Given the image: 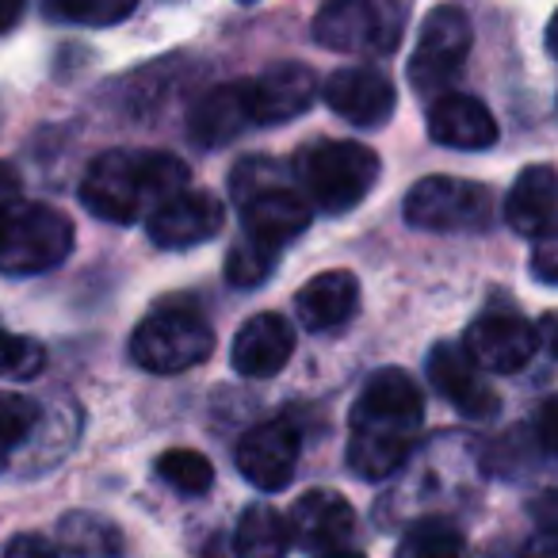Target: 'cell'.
<instances>
[{"label": "cell", "instance_id": "28", "mask_svg": "<svg viewBox=\"0 0 558 558\" xmlns=\"http://www.w3.org/2000/svg\"><path fill=\"white\" fill-rule=\"evenodd\" d=\"M276 253H268V248H256L248 245L245 238H238L230 245V253H226V279H230V288L238 291H248V288H260V283H268V276L276 271Z\"/></svg>", "mask_w": 558, "mask_h": 558}, {"label": "cell", "instance_id": "30", "mask_svg": "<svg viewBox=\"0 0 558 558\" xmlns=\"http://www.w3.org/2000/svg\"><path fill=\"white\" fill-rule=\"evenodd\" d=\"M0 558H62V555H58L54 543L43 539V535H35V532H20V535H12V539L4 543V550H0Z\"/></svg>", "mask_w": 558, "mask_h": 558}, {"label": "cell", "instance_id": "8", "mask_svg": "<svg viewBox=\"0 0 558 558\" xmlns=\"http://www.w3.org/2000/svg\"><path fill=\"white\" fill-rule=\"evenodd\" d=\"M215 352V329L195 311H154L131 333V360L149 375H180Z\"/></svg>", "mask_w": 558, "mask_h": 558}, {"label": "cell", "instance_id": "24", "mask_svg": "<svg viewBox=\"0 0 558 558\" xmlns=\"http://www.w3.org/2000/svg\"><path fill=\"white\" fill-rule=\"evenodd\" d=\"M43 425V405L16 390H0V474L9 471L20 448H27Z\"/></svg>", "mask_w": 558, "mask_h": 558}, {"label": "cell", "instance_id": "6", "mask_svg": "<svg viewBox=\"0 0 558 558\" xmlns=\"http://www.w3.org/2000/svg\"><path fill=\"white\" fill-rule=\"evenodd\" d=\"M410 9L398 0H333L314 16V43L337 54H395Z\"/></svg>", "mask_w": 558, "mask_h": 558}, {"label": "cell", "instance_id": "33", "mask_svg": "<svg viewBox=\"0 0 558 558\" xmlns=\"http://www.w3.org/2000/svg\"><path fill=\"white\" fill-rule=\"evenodd\" d=\"M555 410H558L555 398H547L539 410V444L547 456H555Z\"/></svg>", "mask_w": 558, "mask_h": 558}, {"label": "cell", "instance_id": "20", "mask_svg": "<svg viewBox=\"0 0 558 558\" xmlns=\"http://www.w3.org/2000/svg\"><path fill=\"white\" fill-rule=\"evenodd\" d=\"M360 311V283L352 271H322L295 295V314L311 333H329Z\"/></svg>", "mask_w": 558, "mask_h": 558}, {"label": "cell", "instance_id": "12", "mask_svg": "<svg viewBox=\"0 0 558 558\" xmlns=\"http://www.w3.org/2000/svg\"><path fill=\"white\" fill-rule=\"evenodd\" d=\"M425 372H428V383L436 387V395L456 413H463L466 421H489L501 410L497 390L489 387L486 375L471 364V356H466L459 344H451V341L436 344L425 360Z\"/></svg>", "mask_w": 558, "mask_h": 558}, {"label": "cell", "instance_id": "3", "mask_svg": "<svg viewBox=\"0 0 558 558\" xmlns=\"http://www.w3.org/2000/svg\"><path fill=\"white\" fill-rule=\"evenodd\" d=\"M230 195L241 210V233L248 245L283 253L314 222L311 203L299 195L291 169L268 157H248L230 172Z\"/></svg>", "mask_w": 558, "mask_h": 558}, {"label": "cell", "instance_id": "21", "mask_svg": "<svg viewBox=\"0 0 558 558\" xmlns=\"http://www.w3.org/2000/svg\"><path fill=\"white\" fill-rule=\"evenodd\" d=\"M505 222L520 238L555 233V169L550 165H532L520 172L505 195Z\"/></svg>", "mask_w": 558, "mask_h": 558}, {"label": "cell", "instance_id": "7", "mask_svg": "<svg viewBox=\"0 0 558 558\" xmlns=\"http://www.w3.org/2000/svg\"><path fill=\"white\" fill-rule=\"evenodd\" d=\"M402 215L413 230L428 233H478L494 226V195L478 180L425 177L410 187Z\"/></svg>", "mask_w": 558, "mask_h": 558}, {"label": "cell", "instance_id": "36", "mask_svg": "<svg viewBox=\"0 0 558 558\" xmlns=\"http://www.w3.org/2000/svg\"><path fill=\"white\" fill-rule=\"evenodd\" d=\"M318 558H364V555H356V550H329V555H318Z\"/></svg>", "mask_w": 558, "mask_h": 558}, {"label": "cell", "instance_id": "35", "mask_svg": "<svg viewBox=\"0 0 558 558\" xmlns=\"http://www.w3.org/2000/svg\"><path fill=\"white\" fill-rule=\"evenodd\" d=\"M16 195H20V177L9 169V165H0V207H4L9 199H16Z\"/></svg>", "mask_w": 558, "mask_h": 558}, {"label": "cell", "instance_id": "11", "mask_svg": "<svg viewBox=\"0 0 558 558\" xmlns=\"http://www.w3.org/2000/svg\"><path fill=\"white\" fill-rule=\"evenodd\" d=\"M299 428L291 421H264V425L248 428L238 444V471L245 482H253L264 494H276V489L291 486L299 471Z\"/></svg>", "mask_w": 558, "mask_h": 558}, {"label": "cell", "instance_id": "14", "mask_svg": "<svg viewBox=\"0 0 558 558\" xmlns=\"http://www.w3.org/2000/svg\"><path fill=\"white\" fill-rule=\"evenodd\" d=\"M226 222V207L218 195L184 187L180 195L165 199L154 215L146 218V233L161 248H192L210 241Z\"/></svg>", "mask_w": 558, "mask_h": 558}, {"label": "cell", "instance_id": "34", "mask_svg": "<svg viewBox=\"0 0 558 558\" xmlns=\"http://www.w3.org/2000/svg\"><path fill=\"white\" fill-rule=\"evenodd\" d=\"M20 20H24V0H0V35H9Z\"/></svg>", "mask_w": 558, "mask_h": 558}, {"label": "cell", "instance_id": "25", "mask_svg": "<svg viewBox=\"0 0 558 558\" xmlns=\"http://www.w3.org/2000/svg\"><path fill=\"white\" fill-rule=\"evenodd\" d=\"M463 532L451 520L428 517L417 520L410 532L402 535L395 558H463Z\"/></svg>", "mask_w": 558, "mask_h": 558}, {"label": "cell", "instance_id": "31", "mask_svg": "<svg viewBox=\"0 0 558 558\" xmlns=\"http://www.w3.org/2000/svg\"><path fill=\"white\" fill-rule=\"evenodd\" d=\"M558 245H555V233L550 238H539V245H535V256H532V268H535V279L539 283H555L558 279Z\"/></svg>", "mask_w": 558, "mask_h": 558}, {"label": "cell", "instance_id": "9", "mask_svg": "<svg viewBox=\"0 0 558 558\" xmlns=\"http://www.w3.org/2000/svg\"><path fill=\"white\" fill-rule=\"evenodd\" d=\"M474 47V27L463 9L440 4L425 16L417 47L410 54V85L417 93H444L459 77L466 54Z\"/></svg>", "mask_w": 558, "mask_h": 558}, {"label": "cell", "instance_id": "16", "mask_svg": "<svg viewBox=\"0 0 558 558\" xmlns=\"http://www.w3.org/2000/svg\"><path fill=\"white\" fill-rule=\"evenodd\" d=\"M283 520H288L291 547L322 550V555L341 550L349 543V535L356 532V512L333 489H311V494H303Z\"/></svg>", "mask_w": 558, "mask_h": 558}, {"label": "cell", "instance_id": "32", "mask_svg": "<svg viewBox=\"0 0 558 558\" xmlns=\"http://www.w3.org/2000/svg\"><path fill=\"white\" fill-rule=\"evenodd\" d=\"M520 558H558V535L555 532H535L532 539L524 543V550H520Z\"/></svg>", "mask_w": 558, "mask_h": 558}, {"label": "cell", "instance_id": "4", "mask_svg": "<svg viewBox=\"0 0 558 558\" xmlns=\"http://www.w3.org/2000/svg\"><path fill=\"white\" fill-rule=\"evenodd\" d=\"M383 177V161L364 142L318 138L303 146L291 165L299 195L322 215H349L375 192Z\"/></svg>", "mask_w": 558, "mask_h": 558}, {"label": "cell", "instance_id": "22", "mask_svg": "<svg viewBox=\"0 0 558 558\" xmlns=\"http://www.w3.org/2000/svg\"><path fill=\"white\" fill-rule=\"evenodd\" d=\"M58 550L70 558H119L123 555V532L116 520L100 512L73 509L58 520Z\"/></svg>", "mask_w": 558, "mask_h": 558}, {"label": "cell", "instance_id": "10", "mask_svg": "<svg viewBox=\"0 0 558 558\" xmlns=\"http://www.w3.org/2000/svg\"><path fill=\"white\" fill-rule=\"evenodd\" d=\"M459 349L471 356L478 372L517 375L520 367L532 364L535 349H539V333L532 322L517 318V314H486V318L466 326Z\"/></svg>", "mask_w": 558, "mask_h": 558}, {"label": "cell", "instance_id": "5", "mask_svg": "<svg viewBox=\"0 0 558 558\" xmlns=\"http://www.w3.org/2000/svg\"><path fill=\"white\" fill-rule=\"evenodd\" d=\"M73 253V222L50 203L9 199L0 207V271L39 276Z\"/></svg>", "mask_w": 558, "mask_h": 558}, {"label": "cell", "instance_id": "2", "mask_svg": "<svg viewBox=\"0 0 558 558\" xmlns=\"http://www.w3.org/2000/svg\"><path fill=\"white\" fill-rule=\"evenodd\" d=\"M192 184V169L161 149H111L88 165L81 203L111 226H134Z\"/></svg>", "mask_w": 558, "mask_h": 558}, {"label": "cell", "instance_id": "19", "mask_svg": "<svg viewBox=\"0 0 558 558\" xmlns=\"http://www.w3.org/2000/svg\"><path fill=\"white\" fill-rule=\"evenodd\" d=\"M497 119L478 96L466 93H444L436 96V104L428 108V138L436 146L448 149H466V154H478V149L497 146Z\"/></svg>", "mask_w": 558, "mask_h": 558}, {"label": "cell", "instance_id": "18", "mask_svg": "<svg viewBox=\"0 0 558 558\" xmlns=\"http://www.w3.org/2000/svg\"><path fill=\"white\" fill-rule=\"evenodd\" d=\"M245 131H253V108H248V77L218 85L195 100L187 116V138L203 149H218L238 142Z\"/></svg>", "mask_w": 558, "mask_h": 558}, {"label": "cell", "instance_id": "23", "mask_svg": "<svg viewBox=\"0 0 558 558\" xmlns=\"http://www.w3.org/2000/svg\"><path fill=\"white\" fill-rule=\"evenodd\" d=\"M233 555L238 558H288L291 535L283 512L271 505H248L233 527Z\"/></svg>", "mask_w": 558, "mask_h": 558}, {"label": "cell", "instance_id": "29", "mask_svg": "<svg viewBox=\"0 0 558 558\" xmlns=\"http://www.w3.org/2000/svg\"><path fill=\"white\" fill-rule=\"evenodd\" d=\"M47 367V349L32 337L0 329V375L4 379H35Z\"/></svg>", "mask_w": 558, "mask_h": 558}, {"label": "cell", "instance_id": "1", "mask_svg": "<svg viewBox=\"0 0 558 558\" xmlns=\"http://www.w3.org/2000/svg\"><path fill=\"white\" fill-rule=\"evenodd\" d=\"M425 428V398L402 367H379L349 413V466L356 478L383 482L413 456Z\"/></svg>", "mask_w": 558, "mask_h": 558}, {"label": "cell", "instance_id": "13", "mask_svg": "<svg viewBox=\"0 0 558 558\" xmlns=\"http://www.w3.org/2000/svg\"><path fill=\"white\" fill-rule=\"evenodd\" d=\"M329 111L344 119L352 126H383L390 123L398 108V93L395 81L387 77L375 65H344V70H333L322 88Z\"/></svg>", "mask_w": 558, "mask_h": 558}, {"label": "cell", "instance_id": "15", "mask_svg": "<svg viewBox=\"0 0 558 558\" xmlns=\"http://www.w3.org/2000/svg\"><path fill=\"white\" fill-rule=\"evenodd\" d=\"M318 96V77L303 62H276L264 73L248 77V108H253V126L291 123L303 111H311Z\"/></svg>", "mask_w": 558, "mask_h": 558}, {"label": "cell", "instance_id": "26", "mask_svg": "<svg viewBox=\"0 0 558 558\" xmlns=\"http://www.w3.org/2000/svg\"><path fill=\"white\" fill-rule=\"evenodd\" d=\"M157 474L184 497H203L215 486V466H210V459L192 448L161 451V456H157Z\"/></svg>", "mask_w": 558, "mask_h": 558}, {"label": "cell", "instance_id": "27", "mask_svg": "<svg viewBox=\"0 0 558 558\" xmlns=\"http://www.w3.org/2000/svg\"><path fill=\"white\" fill-rule=\"evenodd\" d=\"M43 12L50 20H65V24L111 27L134 16V0H47Z\"/></svg>", "mask_w": 558, "mask_h": 558}, {"label": "cell", "instance_id": "17", "mask_svg": "<svg viewBox=\"0 0 558 558\" xmlns=\"http://www.w3.org/2000/svg\"><path fill=\"white\" fill-rule=\"evenodd\" d=\"M295 356V329L283 314H253L230 344V364L241 379H271Z\"/></svg>", "mask_w": 558, "mask_h": 558}]
</instances>
